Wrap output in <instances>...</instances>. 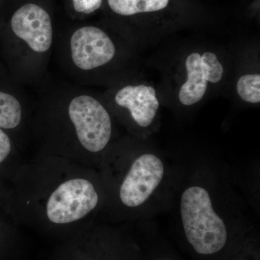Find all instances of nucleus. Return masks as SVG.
<instances>
[{
    "mask_svg": "<svg viewBox=\"0 0 260 260\" xmlns=\"http://www.w3.org/2000/svg\"><path fill=\"white\" fill-rule=\"evenodd\" d=\"M180 212L184 236L198 256H220L229 245L223 219L215 213L210 194L201 186L187 188L181 198Z\"/></svg>",
    "mask_w": 260,
    "mask_h": 260,
    "instance_id": "nucleus-1",
    "label": "nucleus"
},
{
    "mask_svg": "<svg viewBox=\"0 0 260 260\" xmlns=\"http://www.w3.org/2000/svg\"><path fill=\"white\" fill-rule=\"evenodd\" d=\"M68 112L84 148L97 153L107 146L112 136V120L100 102L89 95H80L70 102Z\"/></svg>",
    "mask_w": 260,
    "mask_h": 260,
    "instance_id": "nucleus-2",
    "label": "nucleus"
},
{
    "mask_svg": "<svg viewBox=\"0 0 260 260\" xmlns=\"http://www.w3.org/2000/svg\"><path fill=\"white\" fill-rule=\"evenodd\" d=\"M98 203L99 195L90 181L70 179L61 184L49 197L47 217L56 224L73 223L95 209Z\"/></svg>",
    "mask_w": 260,
    "mask_h": 260,
    "instance_id": "nucleus-3",
    "label": "nucleus"
},
{
    "mask_svg": "<svg viewBox=\"0 0 260 260\" xmlns=\"http://www.w3.org/2000/svg\"><path fill=\"white\" fill-rule=\"evenodd\" d=\"M162 160L151 153L143 154L132 164L120 187L121 203L136 208L145 203L161 182L164 176Z\"/></svg>",
    "mask_w": 260,
    "mask_h": 260,
    "instance_id": "nucleus-4",
    "label": "nucleus"
},
{
    "mask_svg": "<svg viewBox=\"0 0 260 260\" xmlns=\"http://www.w3.org/2000/svg\"><path fill=\"white\" fill-rule=\"evenodd\" d=\"M185 67L187 79L182 84L179 99L182 105H194L204 97L208 83H217L223 75V67L218 56L211 51L203 54L192 52L186 57Z\"/></svg>",
    "mask_w": 260,
    "mask_h": 260,
    "instance_id": "nucleus-5",
    "label": "nucleus"
},
{
    "mask_svg": "<svg viewBox=\"0 0 260 260\" xmlns=\"http://www.w3.org/2000/svg\"><path fill=\"white\" fill-rule=\"evenodd\" d=\"M70 47L75 64L84 70L107 64L116 53L112 39L102 29L93 26L77 30L70 40Z\"/></svg>",
    "mask_w": 260,
    "mask_h": 260,
    "instance_id": "nucleus-6",
    "label": "nucleus"
},
{
    "mask_svg": "<svg viewBox=\"0 0 260 260\" xmlns=\"http://www.w3.org/2000/svg\"><path fill=\"white\" fill-rule=\"evenodd\" d=\"M11 27L32 50L42 53L50 49L53 38L50 16L39 5L26 4L19 8L13 15Z\"/></svg>",
    "mask_w": 260,
    "mask_h": 260,
    "instance_id": "nucleus-7",
    "label": "nucleus"
},
{
    "mask_svg": "<svg viewBox=\"0 0 260 260\" xmlns=\"http://www.w3.org/2000/svg\"><path fill=\"white\" fill-rule=\"evenodd\" d=\"M115 102L119 107L127 109L142 127H148L153 123L160 105L155 89L145 85L124 87L116 94Z\"/></svg>",
    "mask_w": 260,
    "mask_h": 260,
    "instance_id": "nucleus-8",
    "label": "nucleus"
},
{
    "mask_svg": "<svg viewBox=\"0 0 260 260\" xmlns=\"http://www.w3.org/2000/svg\"><path fill=\"white\" fill-rule=\"evenodd\" d=\"M108 3L116 14L129 16L164 9L169 0H108Z\"/></svg>",
    "mask_w": 260,
    "mask_h": 260,
    "instance_id": "nucleus-9",
    "label": "nucleus"
},
{
    "mask_svg": "<svg viewBox=\"0 0 260 260\" xmlns=\"http://www.w3.org/2000/svg\"><path fill=\"white\" fill-rule=\"evenodd\" d=\"M22 109L16 98L0 91V128L13 129L21 121Z\"/></svg>",
    "mask_w": 260,
    "mask_h": 260,
    "instance_id": "nucleus-10",
    "label": "nucleus"
},
{
    "mask_svg": "<svg viewBox=\"0 0 260 260\" xmlns=\"http://www.w3.org/2000/svg\"><path fill=\"white\" fill-rule=\"evenodd\" d=\"M237 93L243 101L250 104L260 102V75H244L238 80Z\"/></svg>",
    "mask_w": 260,
    "mask_h": 260,
    "instance_id": "nucleus-11",
    "label": "nucleus"
},
{
    "mask_svg": "<svg viewBox=\"0 0 260 260\" xmlns=\"http://www.w3.org/2000/svg\"><path fill=\"white\" fill-rule=\"evenodd\" d=\"M75 11L84 14H90L99 9L102 0H73Z\"/></svg>",
    "mask_w": 260,
    "mask_h": 260,
    "instance_id": "nucleus-12",
    "label": "nucleus"
},
{
    "mask_svg": "<svg viewBox=\"0 0 260 260\" xmlns=\"http://www.w3.org/2000/svg\"><path fill=\"white\" fill-rule=\"evenodd\" d=\"M11 151V142L8 135L0 128V164L8 158Z\"/></svg>",
    "mask_w": 260,
    "mask_h": 260,
    "instance_id": "nucleus-13",
    "label": "nucleus"
},
{
    "mask_svg": "<svg viewBox=\"0 0 260 260\" xmlns=\"http://www.w3.org/2000/svg\"><path fill=\"white\" fill-rule=\"evenodd\" d=\"M236 260H254L253 258L247 257V256H238Z\"/></svg>",
    "mask_w": 260,
    "mask_h": 260,
    "instance_id": "nucleus-14",
    "label": "nucleus"
},
{
    "mask_svg": "<svg viewBox=\"0 0 260 260\" xmlns=\"http://www.w3.org/2000/svg\"><path fill=\"white\" fill-rule=\"evenodd\" d=\"M151 260H175L171 257H167V256H162V257H158L156 259H152Z\"/></svg>",
    "mask_w": 260,
    "mask_h": 260,
    "instance_id": "nucleus-15",
    "label": "nucleus"
}]
</instances>
